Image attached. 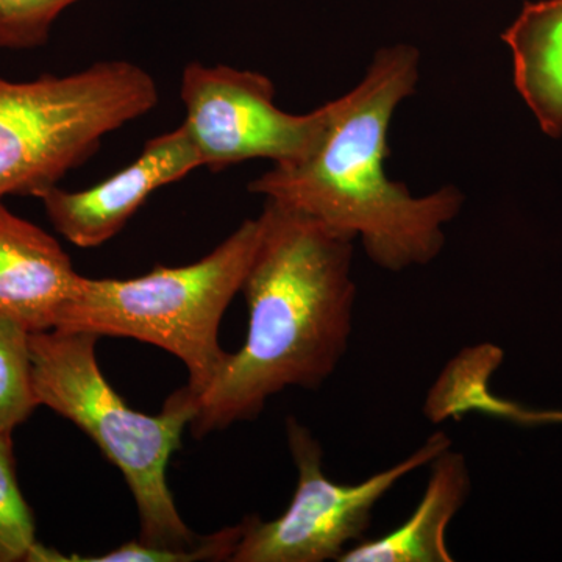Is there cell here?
<instances>
[{"mask_svg": "<svg viewBox=\"0 0 562 562\" xmlns=\"http://www.w3.org/2000/svg\"><path fill=\"white\" fill-rule=\"evenodd\" d=\"M36 542L35 517L18 483L13 439L0 435V562H27Z\"/></svg>", "mask_w": 562, "mask_h": 562, "instance_id": "obj_13", "label": "cell"}, {"mask_svg": "<svg viewBox=\"0 0 562 562\" xmlns=\"http://www.w3.org/2000/svg\"><path fill=\"white\" fill-rule=\"evenodd\" d=\"M33 384L31 331L0 316V435H13L40 408Z\"/></svg>", "mask_w": 562, "mask_h": 562, "instance_id": "obj_12", "label": "cell"}, {"mask_svg": "<svg viewBox=\"0 0 562 562\" xmlns=\"http://www.w3.org/2000/svg\"><path fill=\"white\" fill-rule=\"evenodd\" d=\"M80 277L54 236L0 201V316L54 330Z\"/></svg>", "mask_w": 562, "mask_h": 562, "instance_id": "obj_9", "label": "cell"}, {"mask_svg": "<svg viewBox=\"0 0 562 562\" xmlns=\"http://www.w3.org/2000/svg\"><path fill=\"white\" fill-rule=\"evenodd\" d=\"M286 439L297 469L291 505L273 520L246 517L232 562L341 560L347 550L364 541L373 509L384 495L452 447V439L438 431L386 471L358 484H339L325 475L316 436L295 417L286 419Z\"/></svg>", "mask_w": 562, "mask_h": 562, "instance_id": "obj_6", "label": "cell"}, {"mask_svg": "<svg viewBox=\"0 0 562 562\" xmlns=\"http://www.w3.org/2000/svg\"><path fill=\"white\" fill-rule=\"evenodd\" d=\"M417 79L414 47L398 44L376 52L360 85L333 101L330 125L313 154L273 166L251 181V194L353 235L384 271L436 260L446 246L443 228L462 209V192L446 187L417 198L384 169L392 114L413 94Z\"/></svg>", "mask_w": 562, "mask_h": 562, "instance_id": "obj_2", "label": "cell"}, {"mask_svg": "<svg viewBox=\"0 0 562 562\" xmlns=\"http://www.w3.org/2000/svg\"><path fill=\"white\" fill-rule=\"evenodd\" d=\"M514 85L546 135H562V0L525 3L503 33Z\"/></svg>", "mask_w": 562, "mask_h": 562, "instance_id": "obj_11", "label": "cell"}, {"mask_svg": "<svg viewBox=\"0 0 562 562\" xmlns=\"http://www.w3.org/2000/svg\"><path fill=\"white\" fill-rule=\"evenodd\" d=\"M81 0H0V47L32 49L49 40L58 18Z\"/></svg>", "mask_w": 562, "mask_h": 562, "instance_id": "obj_14", "label": "cell"}, {"mask_svg": "<svg viewBox=\"0 0 562 562\" xmlns=\"http://www.w3.org/2000/svg\"><path fill=\"white\" fill-rule=\"evenodd\" d=\"M258 221L260 238L241 288L246 341L205 390L191 392L195 439L257 419L288 387L319 390L349 350L357 238L268 199Z\"/></svg>", "mask_w": 562, "mask_h": 562, "instance_id": "obj_1", "label": "cell"}, {"mask_svg": "<svg viewBox=\"0 0 562 562\" xmlns=\"http://www.w3.org/2000/svg\"><path fill=\"white\" fill-rule=\"evenodd\" d=\"M202 168L183 125L147 140L132 165L81 191L49 188L41 192L55 231L80 249L102 246L125 227L155 191Z\"/></svg>", "mask_w": 562, "mask_h": 562, "instance_id": "obj_8", "label": "cell"}, {"mask_svg": "<svg viewBox=\"0 0 562 562\" xmlns=\"http://www.w3.org/2000/svg\"><path fill=\"white\" fill-rule=\"evenodd\" d=\"M430 479L416 512L383 538L361 541L338 562H452L447 528L472 491L464 454L452 447L431 461Z\"/></svg>", "mask_w": 562, "mask_h": 562, "instance_id": "obj_10", "label": "cell"}, {"mask_svg": "<svg viewBox=\"0 0 562 562\" xmlns=\"http://www.w3.org/2000/svg\"><path fill=\"white\" fill-rule=\"evenodd\" d=\"M98 341L92 333H31L40 405L72 422L120 469L138 509L140 542L176 552L206 549L213 535L198 536L184 524L166 475L184 428L194 419V398L183 386L169 395L157 416L135 412L103 376Z\"/></svg>", "mask_w": 562, "mask_h": 562, "instance_id": "obj_3", "label": "cell"}, {"mask_svg": "<svg viewBox=\"0 0 562 562\" xmlns=\"http://www.w3.org/2000/svg\"><path fill=\"white\" fill-rule=\"evenodd\" d=\"M158 103V88L132 61H101L69 76H0V201L58 187L110 133Z\"/></svg>", "mask_w": 562, "mask_h": 562, "instance_id": "obj_5", "label": "cell"}, {"mask_svg": "<svg viewBox=\"0 0 562 562\" xmlns=\"http://www.w3.org/2000/svg\"><path fill=\"white\" fill-rule=\"evenodd\" d=\"M180 95L187 111L181 125L211 171L257 158L276 166L302 161L319 146L335 109L328 102L313 113H286L269 77L203 63L183 69Z\"/></svg>", "mask_w": 562, "mask_h": 562, "instance_id": "obj_7", "label": "cell"}, {"mask_svg": "<svg viewBox=\"0 0 562 562\" xmlns=\"http://www.w3.org/2000/svg\"><path fill=\"white\" fill-rule=\"evenodd\" d=\"M260 238V221L247 220L202 260L157 266L136 279L80 277L54 330L132 338L179 358L192 394L205 390L228 351L220 344L222 317L244 279Z\"/></svg>", "mask_w": 562, "mask_h": 562, "instance_id": "obj_4", "label": "cell"}]
</instances>
